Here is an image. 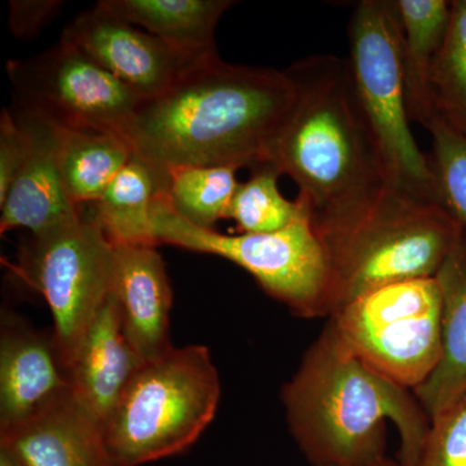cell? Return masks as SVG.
Listing matches in <instances>:
<instances>
[{
  "label": "cell",
  "mask_w": 466,
  "mask_h": 466,
  "mask_svg": "<svg viewBox=\"0 0 466 466\" xmlns=\"http://www.w3.org/2000/svg\"><path fill=\"white\" fill-rule=\"evenodd\" d=\"M9 5V29L15 38L29 41L57 16L64 3L57 0H12Z\"/></svg>",
  "instance_id": "83f0119b"
},
{
  "label": "cell",
  "mask_w": 466,
  "mask_h": 466,
  "mask_svg": "<svg viewBox=\"0 0 466 466\" xmlns=\"http://www.w3.org/2000/svg\"><path fill=\"white\" fill-rule=\"evenodd\" d=\"M462 228L437 202L388 187L354 219L318 235L329 268L324 317L377 288L435 278Z\"/></svg>",
  "instance_id": "277c9868"
},
{
  "label": "cell",
  "mask_w": 466,
  "mask_h": 466,
  "mask_svg": "<svg viewBox=\"0 0 466 466\" xmlns=\"http://www.w3.org/2000/svg\"><path fill=\"white\" fill-rule=\"evenodd\" d=\"M296 99L265 162L299 187L318 235L354 219L388 188L348 58L318 55L288 67Z\"/></svg>",
  "instance_id": "7a4b0ae2"
},
{
  "label": "cell",
  "mask_w": 466,
  "mask_h": 466,
  "mask_svg": "<svg viewBox=\"0 0 466 466\" xmlns=\"http://www.w3.org/2000/svg\"><path fill=\"white\" fill-rule=\"evenodd\" d=\"M143 364L126 337L110 291L70 360L73 398L101 429Z\"/></svg>",
  "instance_id": "9a60e30c"
},
{
  "label": "cell",
  "mask_w": 466,
  "mask_h": 466,
  "mask_svg": "<svg viewBox=\"0 0 466 466\" xmlns=\"http://www.w3.org/2000/svg\"><path fill=\"white\" fill-rule=\"evenodd\" d=\"M431 135V159L438 204L466 228V135L440 116L426 127Z\"/></svg>",
  "instance_id": "d4e9b609"
},
{
  "label": "cell",
  "mask_w": 466,
  "mask_h": 466,
  "mask_svg": "<svg viewBox=\"0 0 466 466\" xmlns=\"http://www.w3.org/2000/svg\"><path fill=\"white\" fill-rule=\"evenodd\" d=\"M110 291L126 337L143 363L174 348L170 341L173 290L156 247H113Z\"/></svg>",
  "instance_id": "5bb4252c"
},
{
  "label": "cell",
  "mask_w": 466,
  "mask_h": 466,
  "mask_svg": "<svg viewBox=\"0 0 466 466\" xmlns=\"http://www.w3.org/2000/svg\"><path fill=\"white\" fill-rule=\"evenodd\" d=\"M165 189L167 180L133 155L90 211L113 247L157 248L153 207Z\"/></svg>",
  "instance_id": "ffe728a7"
},
{
  "label": "cell",
  "mask_w": 466,
  "mask_h": 466,
  "mask_svg": "<svg viewBox=\"0 0 466 466\" xmlns=\"http://www.w3.org/2000/svg\"><path fill=\"white\" fill-rule=\"evenodd\" d=\"M294 99L287 70L236 66L217 55L140 101L125 139L165 180L177 167L254 168L265 162Z\"/></svg>",
  "instance_id": "6da1fadb"
},
{
  "label": "cell",
  "mask_w": 466,
  "mask_h": 466,
  "mask_svg": "<svg viewBox=\"0 0 466 466\" xmlns=\"http://www.w3.org/2000/svg\"><path fill=\"white\" fill-rule=\"evenodd\" d=\"M416 466H466V397L431 419Z\"/></svg>",
  "instance_id": "484cf974"
},
{
  "label": "cell",
  "mask_w": 466,
  "mask_h": 466,
  "mask_svg": "<svg viewBox=\"0 0 466 466\" xmlns=\"http://www.w3.org/2000/svg\"><path fill=\"white\" fill-rule=\"evenodd\" d=\"M380 466H398L395 462H392L391 460L386 459L385 461L382 462Z\"/></svg>",
  "instance_id": "f546056e"
},
{
  "label": "cell",
  "mask_w": 466,
  "mask_h": 466,
  "mask_svg": "<svg viewBox=\"0 0 466 466\" xmlns=\"http://www.w3.org/2000/svg\"><path fill=\"white\" fill-rule=\"evenodd\" d=\"M113 245L91 211L50 231L29 235L15 271L45 297L54 337L69 366L112 280Z\"/></svg>",
  "instance_id": "9c48e42d"
},
{
  "label": "cell",
  "mask_w": 466,
  "mask_h": 466,
  "mask_svg": "<svg viewBox=\"0 0 466 466\" xmlns=\"http://www.w3.org/2000/svg\"><path fill=\"white\" fill-rule=\"evenodd\" d=\"M435 113L466 135V0H455L449 32L431 72Z\"/></svg>",
  "instance_id": "cb8c5ba5"
},
{
  "label": "cell",
  "mask_w": 466,
  "mask_h": 466,
  "mask_svg": "<svg viewBox=\"0 0 466 466\" xmlns=\"http://www.w3.org/2000/svg\"><path fill=\"white\" fill-rule=\"evenodd\" d=\"M14 106L64 128L122 135L142 97L84 51L60 39L36 56L9 60Z\"/></svg>",
  "instance_id": "30bf717a"
},
{
  "label": "cell",
  "mask_w": 466,
  "mask_h": 466,
  "mask_svg": "<svg viewBox=\"0 0 466 466\" xmlns=\"http://www.w3.org/2000/svg\"><path fill=\"white\" fill-rule=\"evenodd\" d=\"M235 167H177L167 173L165 195L177 216L189 225L214 229L228 218L240 182Z\"/></svg>",
  "instance_id": "7402d4cb"
},
{
  "label": "cell",
  "mask_w": 466,
  "mask_h": 466,
  "mask_svg": "<svg viewBox=\"0 0 466 466\" xmlns=\"http://www.w3.org/2000/svg\"><path fill=\"white\" fill-rule=\"evenodd\" d=\"M435 278L441 293V354L433 373L413 390L431 421L466 397L465 227Z\"/></svg>",
  "instance_id": "e0dca14e"
},
{
  "label": "cell",
  "mask_w": 466,
  "mask_h": 466,
  "mask_svg": "<svg viewBox=\"0 0 466 466\" xmlns=\"http://www.w3.org/2000/svg\"><path fill=\"white\" fill-rule=\"evenodd\" d=\"M25 125L29 150L16 179L0 202V232L24 228L30 235L50 231L81 216L84 208L70 202L61 177V127L32 112L14 106Z\"/></svg>",
  "instance_id": "4fadbf2b"
},
{
  "label": "cell",
  "mask_w": 466,
  "mask_h": 466,
  "mask_svg": "<svg viewBox=\"0 0 466 466\" xmlns=\"http://www.w3.org/2000/svg\"><path fill=\"white\" fill-rule=\"evenodd\" d=\"M153 231L159 245L210 254L241 267L294 314L324 317L329 268L323 242L309 219L276 232L226 235L189 225L161 191L153 207Z\"/></svg>",
  "instance_id": "52a82bcc"
},
{
  "label": "cell",
  "mask_w": 466,
  "mask_h": 466,
  "mask_svg": "<svg viewBox=\"0 0 466 466\" xmlns=\"http://www.w3.org/2000/svg\"><path fill=\"white\" fill-rule=\"evenodd\" d=\"M133 158L122 135L91 128L61 127V177L76 208L92 207Z\"/></svg>",
  "instance_id": "44dd1931"
},
{
  "label": "cell",
  "mask_w": 466,
  "mask_h": 466,
  "mask_svg": "<svg viewBox=\"0 0 466 466\" xmlns=\"http://www.w3.org/2000/svg\"><path fill=\"white\" fill-rule=\"evenodd\" d=\"M329 324L364 363L415 390L440 363V283L420 278L377 288L337 311Z\"/></svg>",
  "instance_id": "ba28073f"
},
{
  "label": "cell",
  "mask_w": 466,
  "mask_h": 466,
  "mask_svg": "<svg viewBox=\"0 0 466 466\" xmlns=\"http://www.w3.org/2000/svg\"><path fill=\"white\" fill-rule=\"evenodd\" d=\"M29 134L14 109H3L0 116V202L16 179L29 150Z\"/></svg>",
  "instance_id": "4316f807"
},
{
  "label": "cell",
  "mask_w": 466,
  "mask_h": 466,
  "mask_svg": "<svg viewBox=\"0 0 466 466\" xmlns=\"http://www.w3.org/2000/svg\"><path fill=\"white\" fill-rule=\"evenodd\" d=\"M0 466H18L12 461L5 453H0Z\"/></svg>",
  "instance_id": "f1b7e54d"
},
{
  "label": "cell",
  "mask_w": 466,
  "mask_h": 466,
  "mask_svg": "<svg viewBox=\"0 0 466 466\" xmlns=\"http://www.w3.org/2000/svg\"><path fill=\"white\" fill-rule=\"evenodd\" d=\"M72 395L69 366L54 333L38 332L16 318L0 333V431L24 424Z\"/></svg>",
  "instance_id": "7c38bea8"
},
{
  "label": "cell",
  "mask_w": 466,
  "mask_h": 466,
  "mask_svg": "<svg viewBox=\"0 0 466 466\" xmlns=\"http://www.w3.org/2000/svg\"><path fill=\"white\" fill-rule=\"evenodd\" d=\"M288 425L314 466H380L385 424L400 434L398 466H416L431 419L415 392L364 363L332 325L283 389Z\"/></svg>",
  "instance_id": "3957f363"
},
{
  "label": "cell",
  "mask_w": 466,
  "mask_h": 466,
  "mask_svg": "<svg viewBox=\"0 0 466 466\" xmlns=\"http://www.w3.org/2000/svg\"><path fill=\"white\" fill-rule=\"evenodd\" d=\"M348 36L352 85L375 137L388 187L437 202L431 159L410 130L395 0L359 3Z\"/></svg>",
  "instance_id": "8992f818"
},
{
  "label": "cell",
  "mask_w": 466,
  "mask_h": 466,
  "mask_svg": "<svg viewBox=\"0 0 466 466\" xmlns=\"http://www.w3.org/2000/svg\"><path fill=\"white\" fill-rule=\"evenodd\" d=\"M0 453L18 466H110L100 426L73 394L24 424L0 431Z\"/></svg>",
  "instance_id": "2e32d148"
},
{
  "label": "cell",
  "mask_w": 466,
  "mask_h": 466,
  "mask_svg": "<svg viewBox=\"0 0 466 466\" xmlns=\"http://www.w3.org/2000/svg\"><path fill=\"white\" fill-rule=\"evenodd\" d=\"M61 39L84 51L142 99L162 94L192 67L213 57H191L174 50L157 36L116 16L100 2L79 14Z\"/></svg>",
  "instance_id": "8fae6325"
},
{
  "label": "cell",
  "mask_w": 466,
  "mask_h": 466,
  "mask_svg": "<svg viewBox=\"0 0 466 466\" xmlns=\"http://www.w3.org/2000/svg\"><path fill=\"white\" fill-rule=\"evenodd\" d=\"M280 174L269 165L251 168L247 182L240 183L229 208L228 218L241 233H269L309 219L299 200H288L279 188Z\"/></svg>",
  "instance_id": "603a6c76"
},
{
  "label": "cell",
  "mask_w": 466,
  "mask_h": 466,
  "mask_svg": "<svg viewBox=\"0 0 466 466\" xmlns=\"http://www.w3.org/2000/svg\"><path fill=\"white\" fill-rule=\"evenodd\" d=\"M127 23L143 27L191 57L216 56V30L232 0H100Z\"/></svg>",
  "instance_id": "ac0fdd59"
},
{
  "label": "cell",
  "mask_w": 466,
  "mask_h": 466,
  "mask_svg": "<svg viewBox=\"0 0 466 466\" xmlns=\"http://www.w3.org/2000/svg\"><path fill=\"white\" fill-rule=\"evenodd\" d=\"M401 25L404 84L410 121L428 127L437 118L431 72L449 32L452 2L395 0Z\"/></svg>",
  "instance_id": "d6986e66"
},
{
  "label": "cell",
  "mask_w": 466,
  "mask_h": 466,
  "mask_svg": "<svg viewBox=\"0 0 466 466\" xmlns=\"http://www.w3.org/2000/svg\"><path fill=\"white\" fill-rule=\"evenodd\" d=\"M220 380L207 346L173 348L144 363L101 428L110 466L182 453L216 417Z\"/></svg>",
  "instance_id": "5b68a950"
}]
</instances>
